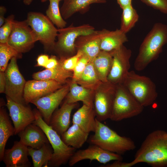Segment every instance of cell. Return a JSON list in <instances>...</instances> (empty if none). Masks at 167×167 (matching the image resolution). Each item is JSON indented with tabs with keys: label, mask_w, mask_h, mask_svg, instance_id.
<instances>
[{
	"label": "cell",
	"mask_w": 167,
	"mask_h": 167,
	"mask_svg": "<svg viewBox=\"0 0 167 167\" xmlns=\"http://www.w3.org/2000/svg\"><path fill=\"white\" fill-rule=\"evenodd\" d=\"M143 108L122 84L116 85L109 119L118 122L136 116L143 112Z\"/></svg>",
	"instance_id": "obj_6"
},
{
	"label": "cell",
	"mask_w": 167,
	"mask_h": 167,
	"mask_svg": "<svg viewBox=\"0 0 167 167\" xmlns=\"http://www.w3.org/2000/svg\"><path fill=\"white\" fill-rule=\"evenodd\" d=\"M76 103H68L64 101L61 107L52 113L49 125L60 136L70 127L71 113L77 107Z\"/></svg>",
	"instance_id": "obj_18"
},
{
	"label": "cell",
	"mask_w": 167,
	"mask_h": 167,
	"mask_svg": "<svg viewBox=\"0 0 167 167\" xmlns=\"http://www.w3.org/2000/svg\"><path fill=\"white\" fill-rule=\"evenodd\" d=\"M50 144V143H45L38 149L28 147L29 156L32 158L34 167H48L53 153Z\"/></svg>",
	"instance_id": "obj_29"
},
{
	"label": "cell",
	"mask_w": 167,
	"mask_h": 167,
	"mask_svg": "<svg viewBox=\"0 0 167 167\" xmlns=\"http://www.w3.org/2000/svg\"><path fill=\"white\" fill-rule=\"evenodd\" d=\"M6 80L4 72L0 71V92L5 93Z\"/></svg>",
	"instance_id": "obj_40"
},
{
	"label": "cell",
	"mask_w": 167,
	"mask_h": 167,
	"mask_svg": "<svg viewBox=\"0 0 167 167\" xmlns=\"http://www.w3.org/2000/svg\"><path fill=\"white\" fill-rule=\"evenodd\" d=\"M59 61L58 60L56 57L52 56L49 58L47 63L44 67L46 69H51L55 68L58 64Z\"/></svg>",
	"instance_id": "obj_38"
},
{
	"label": "cell",
	"mask_w": 167,
	"mask_h": 167,
	"mask_svg": "<svg viewBox=\"0 0 167 167\" xmlns=\"http://www.w3.org/2000/svg\"><path fill=\"white\" fill-rule=\"evenodd\" d=\"M120 29L126 34L134 27L139 19V15L132 4L122 9Z\"/></svg>",
	"instance_id": "obj_31"
},
{
	"label": "cell",
	"mask_w": 167,
	"mask_h": 167,
	"mask_svg": "<svg viewBox=\"0 0 167 167\" xmlns=\"http://www.w3.org/2000/svg\"><path fill=\"white\" fill-rule=\"evenodd\" d=\"M122 84L143 107L152 105L158 93L155 83L149 77L129 71Z\"/></svg>",
	"instance_id": "obj_5"
},
{
	"label": "cell",
	"mask_w": 167,
	"mask_h": 167,
	"mask_svg": "<svg viewBox=\"0 0 167 167\" xmlns=\"http://www.w3.org/2000/svg\"><path fill=\"white\" fill-rule=\"evenodd\" d=\"M47 0H41V1L42 2H45ZM59 0V1H60L61 0Z\"/></svg>",
	"instance_id": "obj_44"
},
{
	"label": "cell",
	"mask_w": 167,
	"mask_h": 167,
	"mask_svg": "<svg viewBox=\"0 0 167 167\" xmlns=\"http://www.w3.org/2000/svg\"><path fill=\"white\" fill-rule=\"evenodd\" d=\"M22 53L9 45L7 43H0V71L4 72L8 65V62L13 57L21 58Z\"/></svg>",
	"instance_id": "obj_33"
},
{
	"label": "cell",
	"mask_w": 167,
	"mask_h": 167,
	"mask_svg": "<svg viewBox=\"0 0 167 167\" xmlns=\"http://www.w3.org/2000/svg\"><path fill=\"white\" fill-rule=\"evenodd\" d=\"M167 43V25L155 24L142 43L135 61L134 67L138 71L144 70L156 59Z\"/></svg>",
	"instance_id": "obj_2"
},
{
	"label": "cell",
	"mask_w": 167,
	"mask_h": 167,
	"mask_svg": "<svg viewBox=\"0 0 167 167\" xmlns=\"http://www.w3.org/2000/svg\"><path fill=\"white\" fill-rule=\"evenodd\" d=\"M6 11V9L3 6H0V27L2 26L5 22L6 18L4 15Z\"/></svg>",
	"instance_id": "obj_41"
},
{
	"label": "cell",
	"mask_w": 167,
	"mask_h": 167,
	"mask_svg": "<svg viewBox=\"0 0 167 167\" xmlns=\"http://www.w3.org/2000/svg\"><path fill=\"white\" fill-rule=\"evenodd\" d=\"M33 0H23L24 3L27 5H30L32 2Z\"/></svg>",
	"instance_id": "obj_43"
},
{
	"label": "cell",
	"mask_w": 167,
	"mask_h": 167,
	"mask_svg": "<svg viewBox=\"0 0 167 167\" xmlns=\"http://www.w3.org/2000/svg\"><path fill=\"white\" fill-rule=\"evenodd\" d=\"M37 41L36 35L26 19L14 20L7 42L9 45L20 53H25L30 51Z\"/></svg>",
	"instance_id": "obj_9"
},
{
	"label": "cell",
	"mask_w": 167,
	"mask_h": 167,
	"mask_svg": "<svg viewBox=\"0 0 167 167\" xmlns=\"http://www.w3.org/2000/svg\"><path fill=\"white\" fill-rule=\"evenodd\" d=\"M26 20L45 49L47 51L54 49L58 29L49 18L41 13L30 11L28 14Z\"/></svg>",
	"instance_id": "obj_8"
},
{
	"label": "cell",
	"mask_w": 167,
	"mask_h": 167,
	"mask_svg": "<svg viewBox=\"0 0 167 167\" xmlns=\"http://www.w3.org/2000/svg\"><path fill=\"white\" fill-rule=\"evenodd\" d=\"M113 57L112 64L107 77L108 81L115 85L122 84L129 71L131 50L123 45L119 48L110 51Z\"/></svg>",
	"instance_id": "obj_11"
},
{
	"label": "cell",
	"mask_w": 167,
	"mask_h": 167,
	"mask_svg": "<svg viewBox=\"0 0 167 167\" xmlns=\"http://www.w3.org/2000/svg\"><path fill=\"white\" fill-rule=\"evenodd\" d=\"M116 85L109 82L104 89L97 92L94 97V105L96 119L101 122L109 119L115 97Z\"/></svg>",
	"instance_id": "obj_15"
},
{
	"label": "cell",
	"mask_w": 167,
	"mask_h": 167,
	"mask_svg": "<svg viewBox=\"0 0 167 167\" xmlns=\"http://www.w3.org/2000/svg\"><path fill=\"white\" fill-rule=\"evenodd\" d=\"M100 81L92 62L90 61L76 82L81 86L93 90L97 87Z\"/></svg>",
	"instance_id": "obj_30"
},
{
	"label": "cell",
	"mask_w": 167,
	"mask_h": 167,
	"mask_svg": "<svg viewBox=\"0 0 167 167\" xmlns=\"http://www.w3.org/2000/svg\"><path fill=\"white\" fill-rule=\"evenodd\" d=\"M89 134L77 124H72L61 137L66 145L77 149L81 148L88 140Z\"/></svg>",
	"instance_id": "obj_25"
},
{
	"label": "cell",
	"mask_w": 167,
	"mask_h": 167,
	"mask_svg": "<svg viewBox=\"0 0 167 167\" xmlns=\"http://www.w3.org/2000/svg\"><path fill=\"white\" fill-rule=\"evenodd\" d=\"M89 160L90 162L96 160L105 165L112 161H122L121 155L105 150L98 146L91 144L84 149L75 151L68 163L71 167L78 162L84 160Z\"/></svg>",
	"instance_id": "obj_13"
},
{
	"label": "cell",
	"mask_w": 167,
	"mask_h": 167,
	"mask_svg": "<svg viewBox=\"0 0 167 167\" xmlns=\"http://www.w3.org/2000/svg\"><path fill=\"white\" fill-rule=\"evenodd\" d=\"M15 135V129L9 115L3 108L0 109V161H2L5 147L10 137Z\"/></svg>",
	"instance_id": "obj_28"
},
{
	"label": "cell",
	"mask_w": 167,
	"mask_h": 167,
	"mask_svg": "<svg viewBox=\"0 0 167 167\" xmlns=\"http://www.w3.org/2000/svg\"><path fill=\"white\" fill-rule=\"evenodd\" d=\"M88 141L91 144L97 145L105 150L121 155L136 148L131 138L119 135L96 119L94 134L90 136Z\"/></svg>",
	"instance_id": "obj_3"
},
{
	"label": "cell",
	"mask_w": 167,
	"mask_h": 167,
	"mask_svg": "<svg viewBox=\"0 0 167 167\" xmlns=\"http://www.w3.org/2000/svg\"><path fill=\"white\" fill-rule=\"evenodd\" d=\"M99 31L101 40V50L111 51L119 48L128 41L126 34L120 29L112 31L103 29Z\"/></svg>",
	"instance_id": "obj_22"
},
{
	"label": "cell",
	"mask_w": 167,
	"mask_h": 167,
	"mask_svg": "<svg viewBox=\"0 0 167 167\" xmlns=\"http://www.w3.org/2000/svg\"><path fill=\"white\" fill-rule=\"evenodd\" d=\"M49 58V56L46 54H41L39 55L37 59V66L45 67Z\"/></svg>",
	"instance_id": "obj_39"
},
{
	"label": "cell",
	"mask_w": 167,
	"mask_h": 167,
	"mask_svg": "<svg viewBox=\"0 0 167 167\" xmlns=\"http://www.w3.org/2000/svg\"><path fill=\"white\" fill-rule=\"evenodd\" d=\"M28 147L20 140L15 141L11 148L5 149L2 161L6 167H29Z\"/></svg>",
	"instance_id": "obj_17"
},
{
	"label": "cell",
	"mask_w": 167,
	"mask_h": 167,
	"mask_svg": "<svg viewBox=\"0 0 167 167\" xmlns=\"http://www.w3.org/2000/svg\"><path fill=\"white\" fill-rule=\"evenodd\" d=\"M20 141L28 147L38 149L45 143H49L42 129L32 123L27 126L18 134Z\"/></svg>",
	"instance_id": "obj_20"
},
{
	"label": "cell",
	"mask_w": 167,
	"mask_h": 167,
	"mask_svg": "<svg viewBox=\"0 0 167 167\" xmlns=\"http://www.w3.org/2000/svg\"><path fill=\"white\" fill-rule=\"evenodd\" d=\"M63 0L60 11L64 19H68L76 13L85 12L92 4L104 3L106 2V0Z\"/></svg>",
	"instance_id": "obj_24"
},
{
	"label": "cell",
	"mask_w": 167,
	"mask_h": 167,
	"mask_svg": "<svg viewBox=\"0 0 167 167\" xmlns=\"http://www.w3.org/2000/svg\"><path fill=\"white\" fill-rule=\"evenodd\" d=\"M82 55L81 52L78 50L76 54L73 56L64 59H61L63 68L67 71H73L78 60Z\"/></svg>",
	"instance_id": "obj_36"
},
{
	"label": "cell",
	"mask_w": 167,
	"mask_h": 167,
	"mask_svg": "<svg viewBox=\"0 0 167 167\" xmlns=\"http://www.w3.org/2000/svg\"><path fill=\"white\" fill-rule=\"evenodd\" d=\"M101 41L99 31L95 30L91 34L79 37L75 41V48L92 61L101 50Z\"/></svg>",
	"instance_id": "obj_19"
},
{
	"label": "cell",
	"mask_w": 167,
	"mask_h": 167,
	"mask_svg": "<svg viewBox=\"0 0 167 167\" xmlns=\"http://www.w3.org/2000/svg\"><path fill=\"white\" fill-rule=\"evenodd\" d=\"M6 105L9 112L15 129V135H18L35 120V115L27 105L17 103L6 96Z\"/></svg>",
	"instance_id": "obj_14"
},
{
	"label": "cell",
	"mask_w": 167,
	"mask_h": 167,
	"mask_svg": "<svg viewBox=\"0 0 167 167\" xmlns=\"http://www.w3.org/2000/svg\"><path fill=\"white\" fill-rule=\"evenodd\" d=\"M145 163L152 167H167V132L156 130L146 137L135 155L129 163L123 162V167H131L140 163Z\"/></svg>",
	"instance_id": "obj_1"
},
{
	"label": "cell",
	"mask_w": 167,
	"mask_h": 167,
	"mask_svg": "<svg viewBox=\"0 0 167 167\" xmlns=\"http://www.w3.org/2000/svg\"><path fill=\"white\" fill-rule=\"evenodd\" d=\"M90 61L87 57L82 55L79 59L73 70L72 81L76 82L83 72L87 64Z\"/></svg>",
	"instance_id": "obj_35"
},
{
	"label": "cell",
	"mask_w": 167,
	"mask_h": 167,
	"mask_svg": "<svg viewBox=\"0 0 167 167\" xmlns=\"http://www.w3.org/2000/svg\"><path fill=\"white\" fill-rule=\"evenodd\" d=\"M73 74L71 71L63 68L60 59L58 65L54 68L46 69L34 73L32 78L36 80H52L62 84L66 83L67 79L72 78Z\"/></svg>",
	"instance_id": "obj_26"
},
{
	"label": "cell",
	"mask_w": 167,
	"mask_h": 167,
	"mask_svg": "<svg viewBox=\"0 0 167 167\" xmlns=\"http://www.w3.org/2000/svg\"><path fill=\"white\" fill-rule=\"evenodd\" d=\"M14 15H11L6 18L3 25L0 28V43H7L12 28Z\"/></svg>",
	"instance_id": "obj_34"
},
{
	"label": "cell",
	"mask_w": 167,
	"mask_h": 167,
	"mask_svg": "<svg viewBox=\"0 0 167 167\" xmlns=\"http://www.w3.org/2000/svg\"><path fill=\"white\" fill-rule=\"evenodd\" d=\"M49 0V4L46 11V16L58 29L66 27L67 23L62 17L59 9L60 1Z\"/></svg>",
	"instance_id": "obj_32"
},
{
	"label": "cell",
	"mask_w": 167,
	"mask_h": 167,
	"mask_svg": "<svg viewBox=\"0 0 167 167\" xmlns=\"http://www.w3.org/2000/svg\"><path fill=\"white\" fill-rule=\"evenodd\" d=\"M72 123L77 124L87 133L94 132L96 126V118L93 106L83 104L73 115Z\"/></svg>",
	"instance_id": "obj_21"
},
{
	"label": "cell",
	"mask_w": 167,
	"mask_h": 167,
	"mask_svg": "<svg viewBox=\"0 0 167 167\" xmlns=\"http://www.w3.org/2000/svg\"><path fill=\"white\" fill-rule=\"evenodd\" d=\"M69 84L70 89L65 101L74 103L81 101L83 104L93 106V90L79 85L76 82L71 81Z\"/></svg>",
	"instance_id": "obj_23"
},
{
	"label": "cell",
	"mask_w": 167,
	"mask_h": 167,
	"mask_svg": "<svg viewBox=\"0 0 167 167\" xmlns=\"http://www.w3.org/2000/svg\"><path fill=\"white\" fill-rule=\"evenodd\" d=\"M94 28L88 24L75 26L72 24L67 27L58 28V34L54 49L59 55L61 59L70 57L75 52V42L79 36L93 32Z\"/></svg>",
	"instance_id": "obj_7"
},
{
	"label": "cell",
	"mask_w": 167,
	"mask_h": 167,
	"mask_svg": "<svg viewBox=\"0 0 167 167\" xmlns=\"http://www.w3.org/2000/svg\"><path fill=\"white\" fill-rule=\"evenodd\" d=\"M147 5L167 14V0H140Z\"/></svg>",
	"instance_id": "obj_37"
},
{
	"label": "cell",
	"mask_w": 167,
	"mask_h": 167,
	"mask_svg": "<svg viewBox=\"0 0 167 167\" xmlns=\"http://www.w3.org/2000/svg\"><path fill=\"white\" fill-rule=\"evenodd\" d=\"M17 58L13 57L4 71L6 80L5 93L14 101L23 105L25 103L24 92L26 81L22 75L17 63Z\"/></svg>",
	"instance_id": "obj_10"
},
{
	"label": "cell",
	"mask_w": 167,
	"mask_h": 167,
	"mask_svg": "<svg viewBox=\"0 0 167 167\" xmlns=\"http://www.w3.org/2000/svg\"><path fill=\"white\" fill-rule=\"evenodd\" d=\"M35 120L33 123L40 127L46 134L53 150L48 167H58L68 162L75 151L74 148L66 145L60 136L43 119L38 109L33 110Z\"/></svg>",
	"instance_id": "obj_4"
},
{
	"label": "cell",
	"mask_w": 167,
	"mask_h": 167,
	"mask_svg": "<svg viewBox=\"0 0 167 167\" xmlns=\"http://www.w3.org/2000/svg\"><path fill=\"white\" fill-rule=\"evenodd\" d=\"M132 0H117V3L122 9L124 8L131 4Z\"/></svg>",
	"instance_id": "obj_42"
},
{
	"label": "cell",
	"mask_w": 167,
	"mask_h": 167,
	"mask_svg": "<svg viewBox=\"0 0 167 167\" xmlns=\"http://www.w3.org/2000/svg\"><path fill=\"white\" fill-rule=\"evenodd\" d=\"M112 59L110 51L101 50L92 61L100 80L103 83L108 82L107 77L111 68Z\"/></svg>",
	"instance_id": "obj_27"
},
{
	"label": "cell",
	"mask_w": 167,
	"mask_h": 167,
	"mask_svg": "<svg viewBox=\"0 0 167 167\" xmlns=\"http://www.w3.org/2000/svg\"><path fill=\"white\" fill-rule=\"evenodd\" d=\"M70 89L69 83L45 96L32 101L41 113L43 119L49 125L51 115L65 98Z\"/></svg>",
	"instance_id": "obj_12"
},
{
	"label": "cell",
	"mask_w": 167,
	"mask_h": 167,
	"mask_svg": "<svg viewBox=\"0 0 167 167\" xmlns=\"http://www.w3.org/2000/svg\"><path fill=\"white\" fill-rule=\"evenodd\" d=\"M62 84L52 80L28 81L25 85L24 97L27 105L32 101L52 93L62 88Z\"/></svg>",
	"instance_id": "obj_16"
}]
</instances>
